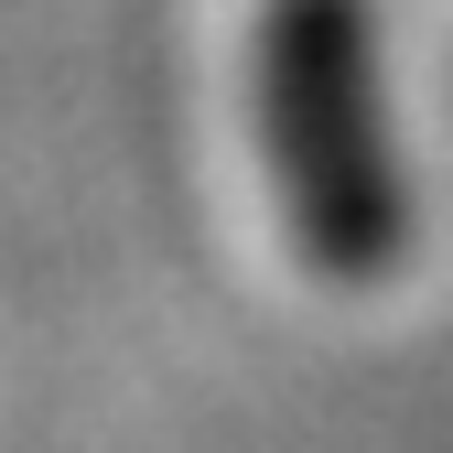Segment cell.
Listing matches in <instances>:
<instances>
[{
  "instance_id": "cell-1",
  "label": "cell",
  "mask_w": 453,
  "mask_h": 453,
  "mask_svg": "<svg viewBox=\"0 0 453 453\" xmlns=\"http://www.w3.org/2000/svg\"><path fill=\"white\" fill-rule=\"evenodd\" d=\"M259 151L324 280H378L411 249V173L388 141L367 0H270L259 12Z\"/></svg>"
}]
</instances>
